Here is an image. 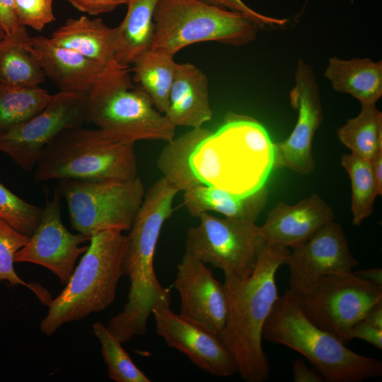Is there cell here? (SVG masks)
Returning a JSON list of instances; mask_svg holds the SVG:
<instances>
[{
  "label": "cell",
  "mask_w": 382,
  "mask_h": 382,
  "mask_svg": "<svg viewBox=\"0 0 382 382\" xmlns=\"http://www.w3.org/2000/svg\"><path fill=\"white\" fill-rule=\"evenodd\" d=\"M353 339H360L380 350L382 349V328L373 325L363 318L351 330L350 340Z\"/></svg>",
  "instance_id": "37"
},
{
  "label": "cell",
  "mask_w": 382,
  "mask_h": 382,
  "mask_svg": "<svg viewBox=\"0 0 382 382\" xmlns=\"http://www.w3.org/2000/svg\"><path fill=\"white\" fill-rule=\"evenodd\" d=\"M262 337L303 356L326 382H361L382 375V361L349 349L346 344L311 322L297 296H279L264 325Z\"/></svg>",
  "instance_id": "3"
},
{
  "label": "cell",
  "mask_w": 382,
  "mask_h": 382,
  "mask_svg": "<svg viewBox=\"0 0 382 382\" xmlns=\"http://www.w3.org/2000/svg\"><path fill=\"white\" fill-rule=\"evenodd\" d=\"M42 209L24 201L0 183V218L18 232L30 237L40 221Z\"/></svg>",
  "instance_id": "33"
},
{
  "label": "cell",
  "mask_w": 382,
  "mask_h": 382,
  "mask_svg": "<svg viewBox=\"0 0 382 382\" xmlns=\"http://www.w3.org/2000/svg\"><path fill=\"white\" fill-rule=\"evenodd\" d=\"M57 187L72 228L89 238L107 230L129 231L145 195L139 177L126 181L64 179Z\"/></svg>",
  "instance_id": "8"
},
{
  "label": "cell",
  "mask_w": 382,
  "mask_h": 382,
  "mask_svg": "<svg viewBox=\"0 0 382 382\" xmlns=\"http://www.w3.org/2000/svg\"><path fill=\"white\" fill-rule=\"evenodd\" d=\"M0 26L5 36L14 35L26 28L17 17L15 0H0Z\"/></svg>",
  "instance_id": "36"
},
{
  "label": "cell",
  "mask_w": 382,
  "mask_h": 382,
  "mask_svg": "<svg viewBox=\"0 0 382 382\" xmlns=\"http://www.w3.org/2000/svg\"><path fill=\"white\" fill-rule=\"evenodd\" d=\"M335 219L331 207L314 193L294 205L278 202L259 226L260 235L269 245L294 249Z\"/></svg>",
  "instance_id": "18"
},
{
  "label": "cell",
  "mask_w": 382,
  "mask_h": 382,
  "mask_svg": "<svg viewBox=\"0 0 382 382\" xmlns=\"http://www.w3.org/2000/svg\"><path fill=\"white\" fill-rule=\"evenodd\" d=\"M53 0H15V8L20 23L37 30L54 21Z\"/></svg>",
  "instance_id": "34"
},
{
  "label": "cell",
  "mask_w": 382,
  "mask_h": 382,
  "mask_svg": "<svg viewBox=\"0 0 382 382\" xmlns=\"http://www.w3.org/2000/svg\"><path fill=\"white\" fill-rule=\"evenodd\" d=\"M359 115L339 128L340 141L352 153L371 160L382 149V112L376 104H361Z\"/></svg>",
  "instance_id": "28"
},
{
  "label": "cell",
  "mask_w": 382,
  "mask_h": 382,
  "mask_svg": "<svg viewBox=\"0 0 382 382\" xmlns=\"http://www.w3.org/2000/svg\"><path fill=\"white\" fill-rule=\"evenodd\" d=\"M88 243L64 289L51 300L40 322V330L47 336L65 323L105 310L115 301L123 275L127 236L119 230H107L92 236Z\"/></svg>",
  "instance_id": "4"
},
{
  "label": "cell",
  "mask_w": 382,
  "mask_h": 382,
  "mask_svg": "<svg viewBox=\"0 0 382 382\" xmlns=\"http://www.w3.org/2000/svg\"><path fill=\"white\" fill-rule=\"evenodd\" d=\"M87 112V94L59 91L39 113L0 133V151L24 170L30 171L45 148L62 132L83 127Z\"/></svg>",
  "instance_id": "12"
},
{
  "label": "cell",
  "mask_w": 382,
  "mask_h": 382,
  "mask_svg": "<svg viewBox=\"0 0 382 382\" xmlns=\"http://www.w3.org/2000/svg\"><path fill=\"white\" fill-rule=\"evenodd\" d=\"M27 28L0 41V85L18 88L40 86L45 80Z\"/></svg>",
  "instance_id": "25"
},
{
  "label": "cell",
  "mask_w": 382,
  "mask_h": 382,
  "mask_svg": "<svg viewBox=\"0 0 382 382\" xmlns=\"http://www.w3.org/2000/svg\"><path fill=\"white\" fill-rule=\"evenodd\" d=\"M358 264L342 227L331 221L290 250L285 264L289 270L288 290L301 294L323 277L350 272Z\"/></svg>",
  "instance_id": "15"
},
{
  "label": "cell",
  "mask_w": 382,
  "mask_h": 382,
  "mask_svg": "<svg viewBox=\"0 0 382 382\" xmlns=\"http://www.w3.org/2000/svg\"><path fill=\"white\" fill-rule=\"evenodd\" d=\"M30 237L24 235L0 218V280H6L11 286L23 285L31 289L44 303L51 301L47 291L37 285L26 283L16 274L14 270L16 253L29 241Z\"/></svg>",
  "instance_id": "32"
},
{
  "label": "cell",
  "mask_w": 382,
  "mask_h": 382,
  "mask_svg": "<svg viewBox=\"0 0 382 382\" xmlns=\"http://www.w3.org/2000/svg\"><path fill=\"white\" fill-rule=\"evenodd\" d=\"M62 194L57 186L53 197L47 200L40 221L28 243L15 255V262L41 265L54 273L62 284L71 276L76 260L83 254L91 238L71 233L61 217Z\"/></svg>",
  "instance_id": "13"
},
{
  "label": "cell",
  "mask_w": 382,
  "mask_h": 382,
  "mask_svg": "<svg viewBox=\"0 0 382 382\" xmlns=\"http://www.w3.org/2000/svg\"><path fill=\"white\" fill-rule=\"evenodd\" d=\"M173 286L180 296L181 316L221 332L227 314L225 290L205 263L185 252Z\"/></svg>",
  "instance_id": "17"
},
{
  "label": "cell",
  "mask_w": 382,
  "mask_h": 382,
  "mask_svg": "<svg viewBox=\"0 0 382 382\" xmlns=\"http://www.w3.org/2000/svg\"><path fill=\"white\" fill-rule=\"evenodd\" d=\"M268 190L265 186L246 197H238L220 189L200 184L184 191L183 202L189 214L198 218L214 212L228 218L255 222L267 204Z\"/></svg>",
  "instance_id": "22"
},
{
  "label": "cell",
  "mask_w": 382,
  "mask_h": 382,
  "mask_svg": "<svg viewBox=\"0 0 382 382\" xmlns=\"http://www.w3.org/2000/svg\"><path fill=\"white\" fill-rule=\"evenodd\" d=\"M296 295L303 313L311 322L347 344L351 341L353 326L382 301V286L352 271L325 276Z\"/></svg>",
  "instance_id": "10"
},
{
  "label": "cell",
  "mask_w": 382,
  "mask_h": 382,
  "mask_svg": "<svg viewBox=\"0 0 382 382\" xmlns=\"http://www.w3.org/2000/svg\"><path fill=\"white\" fill-rule=\"evenodd\" d=\"M352 272L366 281L382 286V270L381 268H369Z\"/></svg>",
  "instance_id": "41"
},
{
  "label": "cell",
  "mask_w": 382,
  "mask_h": 382,
  "mask_svg": "<svg viewBox=\"0 0 382 382\" xmlns=\"http://www.w3.org/2000/svg\"><path fill=\"white\" fill-rule=\"evenodd\" d=\"M293 380L295 382H323V377L318 372L308 368L305 361L299 359L292 362Z\"/></svg>",
  "instance_id": "39"
},
{
  "label": "cell",
  "mask_w": 382,
  "mask_h": 382,
  "mask_svg": "<svg viewBox=\"0 0 382 382\" xmlns=\"http://www.w3.org/2000/svg\"><path fill=\"white\" fill-rule=\"evenodd\" d=\"M133 82L129 66L110 62L87 93L86 122L123 141L173 139L176 127Z\"/></svg>",
  "instance_id": "5"
},
{
  "label": "cell",
  "mask_w": 382,
  "mask_h": 382,
  "mask_svg": "<svg viewBox=\"0 0 382 382\" xmlns=\"http://www.w3.org/2000/svg\"><path fill=\"white\" fill-rule=\"evenodd\" d=\"M159 0H127L126 15L116 27L114 60L129 66L150 50L154 40V12Z\"/></svg>",
  "instance_id": "23"
},
{
  "label": "cell",
  "mask_w": 382,
  "mask_h": 382,
  "mask_svg": "<svg viewBox=\"0 0 382 382\" xmlns=\"http://www.w3.org/2000/svg\"><path fill=\"white\" fill-rule=\"evenodd\" d=\"M30 42L45 78L59 91L87 94L105 67L58 45L50 37H31Z\"/></svg>",
  "instance_id": "19"
},
{
  "label": "cell",
  "mask_w": 382,
  "mask_h": 382,
  "mask_svg": "<svg viewBox=\"0 0 382 382\" xmlns=\"http://www.w3.org/2000/svg\"><path fill=\"white\" fill-rule=\"evenodd\" d=\"M53 95L40 86L18 88L0 85V133L39 113L49 104Z\"/></svg>",
  "instance_id": "29"
},
{
  "label": "cell",
  "mask_w": 382,
  "mask_h": 382,
  "mask_svg": "<svg viewBox=\"0 0 382 382\" xmlns=\"http://www.w3.org/2000/svg\"><path fill=\"white\" fill-rule=\"evenodd\" d=\"M134 144L113 139L98 128L65 130L43 149L35 168V179L133 180L138 177Z\"/></svg>",
  "instance_id": "6"
},
{
  "label": "cell",
  "mask_w": 382,
  "mask_h": 382,
  "mask_svg": "<svg viewBox=\"0 0 382 382\" xmlns=\"http://www.w3.org/2000/svg\"><path fill=\"white\" fill-rule=\"evenodd\" d=\"M5 37V34L0 26V41Z\"/></svg>",
  "instance_id": "43"
},
{
  "label": "cell",
  "mask_w": 382,
  "mask_h": 382,
  "mask_svg": "<svg viewBox=\"0 0 382 382\" xmlns=\"http://www.w3.org/2000/svg\"><path fill=\"white\" fill-rule=\"evenodd\" d=\"M151 49L175 54L195 43L239 46L256 37L258 25L246 16L202 0H159Z\"/></svg>",
  "instance_id": "7"
},
{
  "label": "cell",
  "mask_w": 382,
  "mask_h": 382,
  "mask_svg": "<svg viewBox=\"0 0 382 382\" xmlns=\"http://www.w3.org/2000/svg\"><path fill=\"white\" fill-rule=\"evenodd\" d=\"M325 76L335 91L354 96L361 104H376L382 96L381 60L331 57Z\"/></svg>",
  "instance_id": "24"
},
{
  "label": "cell",
  "mask_w": 382,
  "mask_h": 382,
  "mask_svg": "<svg viewBox=\"0 0 382 382\" xmlns=\"http://www.w3.org/2000/svg\"><path fill=\"white\" fill-rule=\"evenodd\" d=\"M79 11L90 14L98 15L110 12L127 0H67Z\"/></svg>",
  "instance_id": "38"
},
{
  "label": "cell",
  "mask_w": 382,
  "mask_h": 382,
  "mask_svg": "<svg viewBox=\"0 0 382 382\" xmlns=\"http://www.w3.org/2000/svg\"><path fill=\"white\" fill-rule=\"evenodd\" d=\"M178 63L174 56L158 49H150L133 64V81L149 96L158 111L164 114Z\"/></svg>",
  "instance_id": "26"
},
{
  "label": "cell",
  "mask_w": 382,
  "mask_h": 382,
  "mask_svg": "<svg viewBox=\"0 0 382 382\" xmlns=\"http://www.w3.org/2000/svg\"><path fill=\"white\" fill-rule=\"evenodd\" d=\"M187 233L185 252L220 269L224 275L249 276L262 239L259 226L249 220L219 218L207 213Z\"/></svg>",
  "instance_id": "11"
},
{
  "label": "cell",
  "mask_w": 382,
  "mask_h": 382,
  "mask_svg": "<svg viewBox=\"0 0 382 382\" xmlns=\"http://www.w3.org/2000/svg\"><path fill=\"white\" fill-rule=\"evenodd\" d=\"M372 172L376 180L378 195H382V149L370 160Z\"/></svg>",
  "instance_id": "40"
},
{
  "label": "cell",
  "mask_w": 382,
  "mask_h": 382,
  "mask_svg": "<svg viewBox=\"0 0 382 382\" xmlns=\"http://www.w3.org/2000/svg\"><path fill=\"white\" fill-rule=\"evenodd\" d=\"M50 38L62 47L106 66L114 60L116 28L105 24L100 18L86 16L68 19L54 30Z\"/></svg>",
  "instance_id": "21"
},
{
  "label": "cell",
  "mask_w": 382,
  "mask_h": 382,
  "mask_svg": "<svg viewBox=\"0 0 382 382\" xmlns=\"http://www.w3.org/2000/svg\"><path fill=\"white\" fill-rule=\"evenodd\" d=\"M208 4L242 13L253 21L260 28L282 27L287 19L276 18L260 13L248 6L242 0H202Z\"/></svg>",
  "instance_id": "35"
},
{
  "label": "cell",
  "mask_w": 382,
  "mask_h": 382,
  "mask_svg": "<svg viewBox=\"0 0 382 382\" xmlns=\"http://www.w3.org/2000/svg\"><path fill=\"white\" fill-rule=\"evenodd\" d=\"M94 335L101 345L103 358L108 366V377L116 382H151L122 347V343L100 322L93 325Z\"/></svg>",
  "instance_id": "31"
},
{
  "label": "cell",
  "mask_w": 382,
  "mask_h": 382,
  "mask_svg": "<svg viewBox=\"0 0 382 382\" xmlns=\"http://www.w3.org/2000/svg\"><path fill=\"white\" fill-rule=\"evenodd\" d=\"M274 161V143L265 128L251 117L231 112L197 144L190 161L202 184L238 197L264 187Z\"/></svg>",
  "instance_id": "2"
},
{
  "label": "cell",
  "mask_w": 382,
  "mask_h": 382,
  "mask_svg": "<svg viewBox=\"0 0 382 382\" xmlns=\"http://www.w3.org/2000/svg\"><path fill=\"white\" fill-rule=\"evenodd\" d=\"M295 82L290 101L298 110V119L289 137L274 144V166L308 175L316 167L312 143L323 120V106L314 72L301 59L299 60L295 71Z\"/></svg>",
  "instance_id": "14"
},
{
  "label": "cell",
  "mask_w": 382,
  "mask_h": 382,
  "mask_svg": "<svg viewBox=\"0 0 382 382\" xmlns=\"http://www.w3.org/2000/svg\"><path fill=\"white\" fill-rule=\"evenodd\" d=\"M341 165L351 182V210L354 225H360L374 212V203L379 195L370 160L352 153L344 154Z\"/></svg>",
  "instance_id": "30"
},
{
  "label": "cell",
  "mask_w": 382,
  "mask_h": 382,
  "mask_svg": "<svg viewBox=\"0 0 382 382\" xmlns=\"http://www.w3.org/2000/svg\"><path fill=\"white\" fill-rule=\"evenodd\" d=\"M289 252V248L262 241L255 268L249 276L224 275L227 314L219 335L235 362L237 373L247 382H263L270 376V364L262 343V331L279 296L277 272L286 264Z\"/></svg>",
  "instance_id": "1"
},
{
  "label": "cell",
  "mask_w": 382,
  "mask_h": 382,
  "mask_svg": "<svg viewBox=\"0 0 382 382\" xmlns=\"http://www.w3.org/2000/svg\"><path fill=\"white\" fill-rule=\"evenodd\" d=\"M163 115L175 127L192 129L201 128L212 119L208 79L200 69L191 63H178Z\"/></svg>",
  "instance_id": "20"
},
{
  "label": "cell",
  "mask_w": 382,
  "mask_h": 382,
  "mask_svg": "<svg viewBox=\"0 0 382 382\" xmlns=\"http://www.w3.org/2000/svg\"><path fill=\"white\" fill-rule=\"evenodd\" d=\"M151 315L157 334L195 366L220 377L237 373L235 362L219 333L174 313L170 307L154 308Z\"/></svg>",
  "instance_id": "16"
},
{
  "label": "cell",
  "mask_w": 382,
  "mask_h": 382,
  "mask_svg": "<svg viewBox=\"0 0 382 382\" xmlns=\"http://www.w3.org/2000/svg\"><path fill=\"white\" fill-rule=\"evenodd\" d=\"M180 190L163 177L145 192L142 204L127 236L123 275L130 286L127 297L137 303L160 299L166 289L158 282L154 257L161 231L173 212V202Z\"/></svg>",
  "instance_id": "9"
},
{
  "label": "cell",
  "mask_w": 382,
  "mask_h": 382,
  "mask_svg": "<svg viewBox=\"0 0 382 382\" xmlns=\"http://www.w3.org/2000/svg\"><path fill=\"white\" fill-rule=\"evenodd\" d=\"M363 319L376 327L382 328V301L371 308Z\"/></svg>",
  "instance_id": "42"
},
{
  "label": "cell",
  "mask_w": 382,
  "mask_h": 382,
  "mask_svg": "<svg viewBox=\"0 0 382 382\" xmlns=\"http://www.w3.org/2000/svg\"><path fill=\"white\" fill-rule=\"evenodd\" d=\"M210 130L192 129L188 132L168 142L157 160V166L164 178L180 191H186L202 184L193 173L190 156L197 144Z\"/></svg>",
  "instance_id": "27"
}]
</instances>
